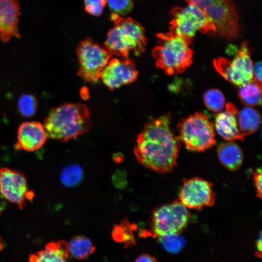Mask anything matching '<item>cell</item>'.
<instances>
[{"mask_svg": "<svg viewBox=\"0 0 262 262\" xmlns=\"http://www.w3.org/2000/svg\"><path fill=\"white\" fill-rule=\"evenodd\" d=\"M69 253L75 259L82 260L91 255L95 249L91 240L79 235L73 237L68 244Z\"/></svg>", "mask_w": 262, "mask_h": 262, "instance_id": "44dd1931", "label": "cell"}, {"mask_svg": "<svg viewBox=\"0 0 262 262\" xmlns=\"http://www.w3.org/2000/svg\"><path fill=\"white\" fill-rule=\"evenodd\" d=\"M111 19L114 26L108 33L104 47L113 55L127 57L131 52L138 55L145 50L147 38L139 23L114 13Z\"/></svg>", "mask_w": 262, "mask_h": 262, "instance_id": "3957f363", "label": "cell"}, {"mask_svg": "<svg viewBox=\"0 0 262 262\" xmlns=\"http://www.w3.org/2000/svg\"><path fill=\"white\" fill-rule=\"evenodd\" d=\"M215 198L212 184L197 177L185 180L179 195L180 201L184 206L196 210L212 206Z\"/></svg>", "mask_w": 262, "mask_h": 262, "instance_id": "7c38bea8", "label": "cell"}, {"mask_svg": "<svg viewBox=\"0 0 262 262\" xmlns=\"http://www.w3.org/2000/svg\"><path fill=\"white\" fill-rule=\"evenodd\" d=\"M213 65L224 78L235 85L240 87L253 80V65L246 41L231 61L219 58L214 60Z\"/></svg>", "mask_w": 262, "mask_h": 262, "instance_id": "9c48e42d", "label": "cell"}, {"mask_svg": "<svg viewBox=\"0 0 262 262\" xmlns=\"http://www.w3.org/2000/svg\"><path fill=\"white\" fill-rule=\"evenodd\" d=\"M106 3L107 0H84L85 11L94 16H99Z\"/></svg>", "mask_w": 262, "mask_h": 262, "instance_id": "4316f807", "label": "cell"}, {"mask_svg": "<svg viewBox=\"0 0 262 262\" xmlns=\"http://www.w3.org/2000/svg\"><path fill=\"white\" fill-rule=\"evenodd\" d=\"M217 154L222 164L230 171H235L242 165L243 154L240 147L232 141L222 143L217 148Z\"/></svg>", "mask_w": 262, "mask_h": 262, "instance_id": "ac0fdd59", "label": "cell"}, {"mask_svg": "<svg viewBox=\"0 0 262 262\" xmlns=\"http://www.w3.org/2000/svg\"><path fill=\"white\" fill-rule=\"evenodd\" d=\"M178 128V138L189 150L203 151L215 143L213 125L202 113H196L181 119Z\"/></svg>", "mask_w": 262, "mask_h": 262, "instance_id": "52a82bcc", "label": "cell"}, {"mask_svg": "<svg viewBox=\"0 0 262 262\" xmlns=\"http://www.w3.org/2000/svg\"><path fill=\"white\" fill-rule=\"evenodd\" d=\"M0 213H1V207H0Z\"/></svg>", "mask_w": 262, "mask_h": 262, "instance_id": "d6a6232c", "label": "cell"}, {"mask_svg": "<svg viewBox=\"0 0 262 262\" xmlns=\"http://www.w3.org/2000/svg\"><path fill=\"white\" fill-rule=\"evenodd\" d=\"M134 61L129 57L111 59L103 69L100 79L109 89L130 84L137 78Z\"/></svg>", "mask_w": 262, "mask_h": 262, "instance_id": "4fadbf2b", "label": "cell"}, {"mask_svg": "<svg viewBox=\"0 0 262 262\" xmlns=\"http://www.w3.org/2000/svg\"><path fill=\"white\" fill-rule=\"evenodd\" d=\"M238 96L242 103L247 106L260 105L262 100V85L252 80L240 86Z\"/></svg>", "mask_w": 262, "mask_h": 262, "instance_id": "ffe728a7", "label": "cell"}, {"mask_svg": "<svg viewBox=\"0 0 262 262\" xmlns=\"http://www.w3.org/2000/svg\"><path fill=\"white\" fill-rule=\"evenodd\" d=\"M189 217L187 208L180 201H175L163 206L154 211L152 229L155 236L179 234L186 227Z\"/></svg>", "mask_w": 262, "mask_h": 262, "instance_id": "30bf717a", "label": "cell"}, {"mask_svg": "<svg viewBox=\"0 0 262 262\" xmlns=\"http://www.w3.org/2000/svg\"><path fill=\"white\" fill-rule=\"evenodd\" d=\"M90 111L84 104L66 103L52 108L44 120L48 138L66 142L91 128Z\"/></svg>", "mask_w": 262, "mask_h": 262, "instance_id": "7a4b0ae2", "label": "cell"}, {"mask_svg": "<svg viewBox=\"0 0 262 262\" xmlns=\"http://www.w3.org/2000/svg\"><path fill=\"white\" fill-rule=\"evenodd\" d=\"M171 14L173 18L170 23L169 32L182 37L190 45L197 32L215 34V26L212 19L193 4L188 3L184 7H174Z\"/></svg>", "mask_w": 262, "mask_h": 262, "instance_id": "5b68a950", "label": "cell"}, {"mask_svg": "<svg viewBox=\"0 0 262 262\" xmlns=\"http://www.w3.org/2000/svg\"><path fill=\"white\" fill-rule=\"evenodd\" d=\"M37 108V99L34 96L31 94H23L18 99V110L19 113L24 117L33 116L36 113Z\"/></svg>", "mask_w": 262, "mask_h": 262, "instance_id": "cb8c5ba5", "label": "cell"}, {"mask_svg": "<svg viewBox=\"0 0 262 262\" xmlns=\"http://www.w3.org/2000/svg\"><path fill=\"white\" fill-rule=\"evenodd\" d=\"M256 247H257V254L256 255L258 257H261L262 256V236L261 234L260 235V238L257 241L256 243Z\"/></svg>", "mask_w": 262, "mask_h": 262, "instance_id": "4dcf8cb0", "label": "cell"}, {"mask_svg": "<svg viewBox=\"0 0 262 262\" xmlns=\"http://www.w3.org/2000/svg\"><path fill=\"white\" fill-rule=\"evenodd\" d=\"M152 56L157 67L172 75L182 73L192 63L193 51L183 38L170 32L157 34Z\"/></svg>", "mask_w": 262, "mask_h": 262, "instance_id": "277c9868", "label": "cell"}, {"mask_svg": "<svg viewBox=\"0 0 262 262\" xmlns=\"http://www.w3.org/2000/svg\"><path fill=\"white\" fill-rule=\"evenodd\" d=\"M135 262H157L156 259L147 254H143L139 256Z\"/></svg>", "mask_w": 262, "mask_h": 262, "instance_id": "f546056e", "label": "cell"}, {"mask_svg": "<svg viewBox=\"0 0 262 262\" xmlns=\"http://www.w3.org/2000/svg\"><path fill=\"white\" fill-rule=\"evenodd\" d=\"M0 194L20 209L34 196L29 190L25 177L21 172L5 167L0 169Z\"/></svg>", "mask_w": 262, "mask_h": 262, "instance_id": "8fae6325", "label": "cell"}, {"mask_svg": "<svg viewBox=\"0 0 262 262\" xmlns=\"http://www.w3.org/2000/svg\"><path fill=\"white\" fill-rule=\"evenodd\" d=\"M204 102L207 108L214 113L220 112L225 104L222 93L217 89L208 90L204 95Z\"/></svg>", "mask_w": 262, "mask_h": 262, "instance_id": "603a6c76", "label": "cell"}, {"mask_svg": "<svg viewBox=\"0 0 262 262\" xmlns=\"http://www.w3.org/2000/svg\"><path fill=\"white\" fill-rule=\"evenodd\" d=\"M78 76L91 83H96L113 55L91 39L82 41L77 48Z\"/></svg>", "mask_w": 262, "mask_h": 262, "instance_id": "ba28073f", "label": "cell"}, {"mask_svg": "<svg viewBox=\"0 0 262 262\" xmlns=\"http://www.w3.org/2000/svg\"><path fill=\"white\" fill-rule=\"evenodd\" d=\"M68 244L64 241L51 242L43 250L32 254L30 262H68Z\"/></svg>", "mask_w": 262, "mask_h": 262, "instance_id": "e0dca14e", "label": "cell"}, {"mask_svg": "<svg viewBox=\"0 0 262 262\" xmlns=\"http://www.w3.org/2000/svg\"><path fill=\"white\" fill-rule=\"evenodd\" d=\"M253 80L262 85V62H258L253 67Z\"/></svg>", "mask_w": 262, "mask_h": 262, "instance_id": "f1b7e54d", "label": "cell"}, {"mask_svg": "<svg viewBox=\"0 0 262 262\" xmlns=\"http://www.w3.org/2000/svg\"><path fill=\"white\" fill-rule=\"evenodd\" d=\"M159 240L164 248L171 253L179 252L184 245V239L179 236L178 234L161 237Z\"/></svg>", "mask_w": 262, "mask_h": 262, "instance_id": "d4e9b609", "label": "cell"}, {"mask_svg": "<svg viewBox=\"0 0 262 262\" xmlns=\"http://www.w3.org/2000/svg\"><path fill=\"white\" fill-rule=\"evenodd\" d=\"M20 15L18 0H0V39L3 42L12 37L20 38L18 29Z\"/></svg>", "mask_w": 262, "mask_h": 262, "instance_id": "5bb4252c", "label": "cell"}, {"mask_svg": "<svg viewBox=\"0 0 262 262\" xmlns=\"http://www.w3.org/2000/svg\"><path fill=\"white\" fill-rule=\"evenodd\" d=\"M83 171L78 164H73L65 167L61 173L62 183L68 187L77 185L81 181Z\"/></svg>", "mask_w": 262, "mask_h": 262, "instance_id": "7402d4cb", "label": "cell"}, {"mask_svg": "<svg viewBox=\"0 0 262 262\" xmlns=\"http://www.w3.org/2000/svg\"><path fill=\"white\" fill-rule=\"evenodd\" d=\"M111 10L118 15H125L129 13L133 5L132 0H107Z\"/></svg>", "mask_w": 262, "mask_h": 262, "instance_id": "484cf974", "label": "cell"}, {"mask_svg": "<svg viewBox=\"0 0 262 262\" xmlns=\"http://www.w3.org/2000/svg\"><path fill=\"white\" fill-rule=\"evenodd\" d=\"M237 122L240 133L243 137L255 132L261 122L259 112L252 107L246 106L237 114Z\"/></svg>", "mask_w": 262, "mask_h": 262, "instance_id": "d6986e66", "label": "cell"}, {"mask_svg": "<svg viewBox=\"0 0 262 262\" xmlns=\"http://www.w3.org/2000/svg\"><path fill=\"white\" fill-rule=\"evenodd\" d=\"M253 179L256 188L257 194L258 197H262V169H257L253 174Z\"/></svg>", "mask_w": 262, "mask_h": 262, "instance_id": "83f0119b", "label": "cell"}, {"mask_svg": "<svg viewBox=\"0 0 262 262\" xmlns=\"http://www.w3.org/2000/svg\"><path fill=\"white\" fill-rule=\"evenodd\" d=\"M170 120L167 114L149 121L138 135L134 149L139 163L162 173L175 167L180 148L179 139L170 129Z\"/></svg>", "mask_w": 262, "mask_h": 262, "instance_id": "6da1fadb", "label": "cell"}, {"mask_svg": "<svg viewBox=\"0 0 262 262\" xmlns=\"http://www.w3.org/2000/svg\"><path fill=\"white\" fill-rule=\"evenodd\" d=\"M197 7L213 21L215 34L228 39L237 38L240 33L239 17L230 0H185Z\"/></svg>", "mask_w": 262, "mask_h": 262, "instance_id": "8992f818", "label": "cell"}, {"mask_svg": "<svg viewBox=\"0 0 262 262\" xmlns=\"http://www.w3.org/2000/svg\"><path fill=\"white\" fill-rule=\"evenodd\" d=\"M226 109V111L216 115L214 126L216 131L224 139L229 141L244 140L238 128L237 108L231 103H228Z\"/></svg>", "mask_w": 262, "mask_h": 262, "instance_id": "2e32d148", "label": "cell"}, {"mask_svg": "<svg viewBox=\"0 0 262 262\" xmlns=\"http://www.w3.org/2000/svg\"><path fill=\"white\" fill-rule=\"evenodd\" d=\"M47 139L44 126L37 121L22 123L17 131L18 148L27 151H34L45 143Z\"/></svg>", "mask_w": 262, "mask_h": 262, "instance_id": "9a60e30c", "label": "cell"}, {"mask_svg": "<svg viewBox=\"0 0 262 262\" xmlns=\"http://www.w3.org/2000/svg\"><path fill=\"white\" fill-rule=\"evenodd\" d=\"M2 248H3V242L1 240V237H0V250H1Z\"/></svg>", "mask_w": 262, "mask_h": 262, "instance_id": "1f68e13d", "label": "cell"}]
</instances>
